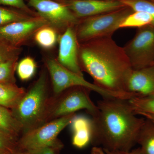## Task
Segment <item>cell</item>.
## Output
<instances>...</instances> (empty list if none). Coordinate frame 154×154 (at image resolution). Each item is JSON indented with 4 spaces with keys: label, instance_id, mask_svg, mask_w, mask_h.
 Returning <instances> with one entry per match:
<instances>
[{
    "label": "cell",
    "instance_id": "6da1fadb",
    "mask_svg": "<svg viewBox=\"0 0 154 154\" xmlns=\"http://www.w3.org/2000/svg\"><path fill=\"white\" fill-rule=\"evenodd\" d=\"M112 37H100L79 43L80 67L92 77L94 84L99 88L134 97V94L125 91V81L132 67L123 47Z\"/></svg>",
    "mask_w": 154,
    "mask_h": 154
},
{
    "label": "cell",
    "instance_id": "7a4b0ae2",
    "mask_svg": "<svg viewBox=\"0 0 154 154\" xmlns=\"http://www.w3.org/2000/svg\"><path fill=\"white\" fill-rule=\"evenodd\" d=\"M96 105L92 142L108 150L132 149L145 119L135 113L128 99L103 97Z\"/></svg>",
    "mask_w": 154,
    "mask_h": 154
},
{
    "label": "cell",
    "instance_id": "3957f363",
    "mask_svg": "<svg viewBox=\"0 0 154 154\" xmlns=\"http://www.w3.org/2000/svg\"><path fill=\"white\" fill-rule=\"evenodd\" d=\"M50 97L47 75L44 71L26 91L18 104L11 109L15 118L22 125L23 133L44 124Z\"/></svg>",
    "mask_w": 154,
    "mask_h": 154
},
{
    "label": "cell",
    "instance_id": "277c9868",
    "mask_svg": "<svg viewBox=\"0 0 154 154\" xmlns=\"http://www.w3.org/2000/svg\"><path fill=\"white\" fill-rule=\"evenodd\" d=\"M91 91L88 88L77 86L69 88L57 95L51 96L45 123L81 110H87L92 116L94 115L98 107L90 97Z\"/></svg>",
    "mask_w": 154,
    "mask_h": 154
},
{
    "label": "cell",
    "instance_id": "5b68a950",
    "mask_svg": "<svg viewBox=\"0 0 154 154\" xmlns=\"http://www.w3.org/2000/svg\"><path fill=\"white\" fill-rule=\"evenodd\" d=\"M134 11L129 7L111 11L93 17L80 19L75 26L79 43L94 38L112 36L119 25Z\"/></svg>",
    "mask_w": 154,
    "mask_h": 154
},
{
    "label": "cell",
    "instance_id": "8992f818",
    "mask_svg": "<svg viewBox=\"0 0 154 154\" xmlns=\"http://www.w3.org/2000/svg\"><path fill=\"white\" fill-rule=\"evenodd\" d=\"M75 115L74 113L64 116L23 133L17 142L18 149L25 151L50 147L60 150L63 145L58 140V135L70 125Z\"/></svg>",
    "mask_w": 154,
    "mask_h": 154
},
{
    "label": "cell",
    "instance_id": "52a82bcc",
    "mask_svg": "<svg viewBox=\"0 0 154 154\" xmlns=\"http://www.w3.org/2000/svg\"><path fill=\"white\" fill-rule=\"evenodd\" d=\"M47 68L52 83L54 95H57L69 88L81 86L98 93L102 97H113L128 99L126 95L110 93L89 82L84 76L75 73L62 66L56 59L48 58L45 61Z\"/></svg>",
    "mask_w": 154,
    "mask_h": 154
},
{
    "label": "cell",
    "instance_id": "ba28073f",
    "mask_svg": "<svg viewBox=\"0 0 154 154\" xmlns=\"http://www.w3.org/2000/svg\"><path fill=\"white\" fill-rule=\"evenodd\" d=\"M133 69L154 64V26L137 28L132 39L123 47Z\"/></svg>",
    "mask_w": 154,
    "mask_h": 154
},
{
    "label": "cell",
    "instance_id": "9c48e42d",
    "mask_svg": "<svg viewBox=\"0 0 154 154\" xmlns=\"http://www.w3.org/2000/svg\"><path fill=\"white\" fill-rule=\"evenodd\" d=\"M28 6L61 34L70 27H75L80 19L65 3L53 0H29Z\"/></svg>",
    "mask_w": 154,
    "mask_h": 154
},
{
    "label": "cell",
    "instance_id": "30bf717a",
    "mask_svg": "<svg viewBox=\"0 0 154 154\" xmlns=\"http://www.w3.org/2000/svg\"><path fill=\"white\" fill-rule=\"evenodd\" d=\"M49 25L41 17L0 26V40L14 47L20 48L45 25Z\"/></svg>",
    "mask_w": 154,
    "mask_h": 154
},
{
    "label": "cell",
    "instance_id": "8fae6325",
    "mask_svg": "<svg viewBox=\"0 0 154 154\" xmlns=\"http://www.w3.org/2000/svg\"><path fill=\"white\" fill-rule=\"evenodd\" d=\"M58 55L57 60L65 68L83 76L79 63V42L75 27L67 28L59 38Z\"/></svg>",
    "mask_w": 154,
    "mask_h": 154
},
{
    "label": "cell",
    "instance_id": "7c38bea8",
    "mask_svg": "<svg viewBox=\"0 0 154 154\" xmlns=\"http://www.w3.org/2000/svg\"><path fill=\"white\" fill-rule=\"evenodd\" d=\"M64 3L80 19L105 14L126 7L119 0H69Z\"/></svg>",
    "mask_w": 154,
    "mask_h": 154
},
{
    "label": "cell",
    "instance_id": "4fadbf2b",
    "mask_svg": "<svg viewBox=\"0 0 154 154\" xmlns=\"http://www.w3.org/2000/svg\"><path fill=\"white\" fill-rule=\"evenodd\" d=\"M125 91L136 96L154 95V64L138 69H132L128 76Z\"/></svg>",
    "mask_w": 154,
    "mask_h": 154
},
{
    "label": "cell",
    "instance_id": "5bb4252c",
    "mask_svg": "<svg viewBox=\"0 0 154 154\" xmlns=\"http://www.w3.org/2000/svg\"><path fill=\"white\" fill-rule=\"evenodd\" d=\"M70 125L72 133V144L74 146L82 149L92 142L94 135L92 119L85 116L75 115Z\"/></svg>",
    "mask_w": 154,
    "mask_h": 154
},
{
    "label": "cell",
    "instance_id": "9a60e30c",
    "mask_svg": "<svg viewBox=\"0 0 154 154\" xmlns=\"http://www.w3.org/2000/svg\"><path fill=\"white\" fill-rule=\"evenodd\" d=\"M0 131L17 141L23 132L22 125L15 118L11 109L0 105Z\"/></svg>",
    "mask_w": 154,
    "mask_h": 154
},
{
    "label": "cell",
    "instance_id": "2e32d148",
    "mask_svg": "<svg viewBox=\"0 0 154 154\" xmlns=\"http://www.w3.org/2000/svg\"><path fill=\"white\" fill-rule=\"evenodd\" d=\"M26 91L15 83H0V105L13 109L25 95Z\"/></svg>",
    "mask_w": 154,
    "mask_h": 154
},
{
    "label": "cell",
    "instance_id": "e0dca14e",
    "mask_svg": "<svg viewBox=\"0 0 154 154\" xmlns=\"http://www.w3.org/2000/svg\"><path fill=\"white\" fill-rule=\"evenodd\" d=\"M145 119L138 135L137 143L139 145L143 154H154V120Z\"/></svg>",
    "mask_w": 154,
    "mask_h": 154
},
{
    "label": "cell",
    "instance_id": "ac0fdd59",
    "mask_svg": "<svg viewBox=\"0 0 154 154\" xmlns=\"http://www.w3.org/2000/svg\"><path fill=\"white\" fill-rule=\"evenodd\" d=\"M58 32L55 28L46 25L38 29L33 36L34 41L40 47L50 49L55 46L58 40Z\"/></svg>",
    "mask_w": 154,
    "mask_h": 154
},
{
    "label": "cell",
    "instance_id": "d6986e66",
    "mask_svg": "<svg viewBox=\"0 0 154 154\" xmlns=\"http://www.w3.org/2000/svg\"><path fill=\"white\" fill-rule=\"evenodd\" d=\"M147 25L154 26V20L151 16L144 12L134 11L122 22L119 28H138Z\"/></svg>",
    "mask_w": 154,
    "mask_h": 154
},
{
    "label": "cell",
    "instance_id": "ffe728a7",
    "mask_svg": "<svg viewBox=\"0 0 154 154\" xmlns=\"http://www.w3.org/2000/svg\"><path fill=\"white\" fill-rule=\"evenodd\" d=\"M135 113H146L154 115V95L136 96L128 99Z\"/></svg>",
    "mask_w": 154,
    "mask_h": 154
},
{
    "label": "cell",
    "instance_id": "44dd1931",
    "mask_svg": "<svg viewBox=\"0 0 154 154\" xmlns=\"http://www.w3.org/2000/svg\"><path fill=\"white\" fill-rule=\"evenodd\" d=\"M36 69V64L34 59L27 57L22 59L17 64V74L22 81H28L35 75Z\"/></svg>",
    "mask_w": 154,
    "mask_h": 154
},
{
    "label": "cell",
    "instance_id": "7402d4cb",
    "mask_svg": "<svg viewBox=\"0 0 154 154\" xmlns=\"http://www.w3.org/2000/svg\"><path fill=\"white\" fill-rule=\"evenodd\" d=\"M33 17L20 11H15L0 7V26L13 22L32 19Z\"/></svg>",
    "mask_w": 154,
    "mask_h": 154
},
{
    "label": "cell",
    "instance_id": "603a6c76",
    "mask_svg": "<svg viewBox=\"0 0 154 154\" xmlns=\"http://www.w3.org/2000/svg\"><path fill=\"white\" fill-rule=\"evenodd\" d=\"M18 58L0 63V83H15L14 73L17 69Z\"/></svg>",
    "mask_w": 154,
    "mask_h": 154
},
{
    "label": "cell",
    "instance_id": "cb8c5ba5",
    "mask_svg": "<svg viewBox=\"0 0 154 154\" xmlns=\"http://www.w3.org/2000/svg\"><path fill=\"white\" fill-rule=\"evenodd\" d=\"M134 11L144 12L150 15L154 20V1L152 0H119Z\"/></svg>",
    "mask_w": 154,
    "mask_h": 154
},
{
    "label": "cell",
    "instance_id": "d4e9b609",
    "mask_svg": "<svg viewBox=\"0 0 154 154\" xmlns=\"http://www.w3.org/2000/svg\"><path fill=\"white\" fill-rule=\"evenodd\" d=\"M17 142L0 131V154H15L19 150Z\"/></svg>",
    "mask_w": 154,
    "mask_h": 154
},
{
    "label": "cell",
    "instance_id": "484cf974",
    "mask_svg": "<svg viewBox=\"0 0 154 154\" xmlns=\"http://www.w3.org/2000/svg\"><path fill=\"white\" fill-rule=\"evenodd\" d=\"M21 52L20 48L14 47L0 40V63L18 58Z\"/></svg>",
    "mask_w": 154,
    "mask_h": 154
},
{
    "label": "cell",
    "instance_id": "4316f807",
    "mask_svg": "<svg viewBox=\"0 0 154 154\" xmlns=\"http://www.w3.org/2000/svg\"><path fill=\"white\" fill-rule=\"evenodd\" d=\"M0 4L11 6L33 17H40L36 11L30 9L24 0H0Z\"/></svg>",
    "mask_w": 154,
    "mask_h": 154
},
{
    "label": "cell",
    "instance_id": "83f0119b",
    "mask_svg": "<svg viewBox=\"0 0 154 154\" xmlns=\"http://www.w3.org/2000/svg\"><path fill=\"white\" fill-rule=\"evenodd\" d=\"M56 151H57L53 148L46 147L22 152L25 154H55Z\"/></svg>",
    "mask_w": 154,
    "mask_h": 154
},
{
    "label": "cell",
    "instance_id": "f1b7e54d",
    "mask_svg": "<svg viewBox=\"0 0 154 154\" xmlns=\"http://www.w3.org/2000/svg\"><path fill=\"white\" fill-rule=\"evenodd\" d=\"M103 149L106 154H143L139 147L129 151H110Z\"/></svg>",
    "mask_w": 154,
    "mask_h": 154
},
{
    "label": "cell",
    "instance_id": "f546056e",
    "mask_svg": "<svg viewBox=\"0 0 154 154\" xmlns=\"http://www.w3.org/2000/svg\"><path fill=\"white\" fill-rule=\"evenodd\" d=\"M91 154H106L102 148L94 146L91 149Z\"/></svg>",
    "mask_w": 154,
    "mask_h": 154
},
{
    "label": "cell",
    "instance_id": "4dcf8cb0",
    "mask_svg": "<svg viewBox=\"0 0 154 154\" xmlns=\"http://www.w3.org/2000/svg\"><path fill=\"white\" fill-rule=\"evenodd\" d=\"M135 113L137 115L140 116H143V117H144V118H148L154 120V115H153V114L146 113H141H141L140 112V113Z\"/></svg>",
    "mask_w": 154,
    "mask_h": 154
},
{
    "label": "cell",
    "instance_id": "1f68e13d",
    "mask_svg": "<svg viewBox=\"0 0 154 154\" xmlns=\"http://www.w3.org/2000/svg\"><path fill=\"white\" fill-rule=\"evenodd\" d=\"M53 1H56V2H59L61 3H65L67 1L69 0H53Z\"/></svg>",
    "mask_w": 154,
    "mask_h": 154
},
{
    "label": "cell",
    "instance_id": "d6a6232c",
    "mask_svg": "<svg viewBox=\"0 0 154 154\" xmlns=\"http://www.w3.org/2000/svg\"><path fill=\"white\" fill-rule=\"evenodd\" d=\"M15 154H25V153H24V152L22 151L18 150L15 153Z\"/></svg>",
    "mask_w": 154,
    "mask_h": 154
},
{
    "label": "cell",
    "instance_id": "836d02e7",
    "mask_svg": "<svg viewBox=\"0 0 154 154\" xmlns=\"http://www.w3.org/2000/svg\"><path fill=\"white\" fill-rule=\"evenodd\" d=\"M93 1H111V0H93Z\"/></svg>",
    "mask_w": 154,
    "mask_h": 154
},
{
    "label": "cell",
    "instance_id": "e575fe53",
    "mask_svg": "<svg viewBox=\"0 0 154 154\" xmlns=\"http://www.w3.org/2000/svg\"><path fill=\"white\" fill-rule=\"evenodd\" d=\"M152 1H154V0H152Z\"/></svg>",
    "mask_w": 154,
    "mask_h": 154
}]
</instances>
